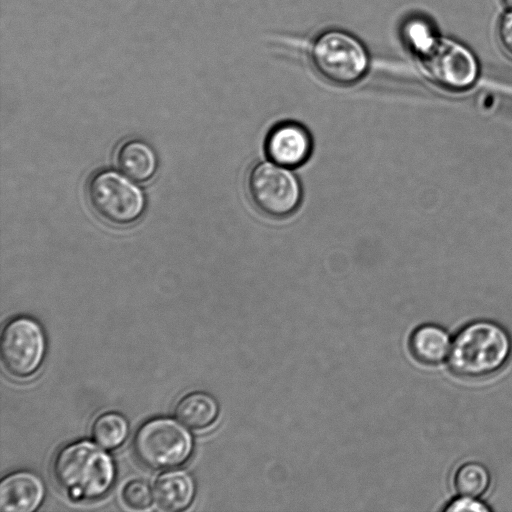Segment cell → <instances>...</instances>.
<instances>
[{
  "mask_svg": "<svg viewBox=\"0 0 512 512\" xmlns=\"http://www.w3.org/2000/svg\"><path fill=\"white\" fill-rule=\"evenodd\" d=\"M446 512H488L491 508L480 499L469 495L458 494L443 508Z\"/></svg>",
  "mask_w": 512,
  "mask_h": 512,
  "instance_id": "18",
  "label": "cell"
},
{
  "mask_svg": "<svg viewBox=\"0 0 512 512\" xmlns=\"http://www.w3.org/2000/svg\"><path fill=\"white\" fill-rule=\"evenodd\" d=\"M46 351L41 325L29 316L8 321L1 333L0 352L6 369L18 377H27L40 367Z\"/></svg>",
  "mask_w": 512,
  "mask_h": 512,
  "instance_id": "8",
  "label": "cell"
},
{
  "mask_svg": "<svg viewBox=\"0 0 512 512\" xmlns=\"http://www.w3.org/2000/svg\"><path fill=\"white\" fill-rule=\"evenodd\" d=\"M45 488L42 480L30 471L7 475L0 483V510L31 512L42 502Z\"/></svg>",
  "mask_w": 512,
  "mask_h": 512,
  "instance_id": "10",
  "label": "cell"
},
{
  "mask_svg": "<svg viewBox=\"0 0 512 512\" xmlns=\"http://www.w3.org/2000/svg\"><path fill=\"white\" fill-rule=\"evenodd\" d=\"M491 484L488 468L477 461L462 463L453 475V486L458 494L481 497Z\"/></svg>",
  "mask_w": 512,
  "mask_h": 512,
  "instance_id": "15",
  "label": "cell"
},
{
  "mask_svg": "<svg viewBox=\"0 0 512 512\" xmlns=\"http://www.w3.org/2000/svg\"><path fill=\"white\" fill-rule=\"evenodd\" d=\"M128 430V423L123 415L117 412H106L95 419L92 436L103 448L114 449L126 439Z\"/></svg>",
  "mask_w": 512,
  "mask_h": 512,
  "instance_id": "16",
  "label": "cell"
},
{
  "mask_svg": "<svg viewBox=\"0 0 512 512\" xmlns=\"http://www.w3.org/2000/svg\"><path fill=\"white\" fill-rule=\"evenodd\" d=\"M297 47L313 72L332 85L356 84L368 74L371 66L366 45L343 28L322 29L301 40Z\"/></svg>",
  "mask_w": 512,
  "mask_h": 512,
  "instance_id": "1",
  "label": "cell"
},
{
  "mask_svg": "<svg viewBox=\"0 0 512 512\" xmlns=\"http://www.w3.org/2000/svg\"><path fill=\"white\" fill-rule=\"evenodd\" d=\"M265 152L274 163L287 168L298 167L311 155V135L300 123L280 122L268 132L265 139Z\"/></svg>",
  "mask_w": 512,
  "mask_h": 512,
  "instance_id": "9",
  "label": "cell"
},
{
  "mask_svg": "<svg viewBox=\"0 0 512 512\" xmlns=\"http://www.w3.org/2000/svg\"><path fill=\"white\" fill-rule=\"evenodd\" d=\"M246 185L252 204L269 217H287L301 202L302 190L297 177L287 167L274 162L255 165Z\"/></svg>",
  "mask_w": 512,
  "mask_h": 512,
  "instance_id": "7",
  "label": "cell"
},
{
  "mask_svg": "<svg viewBox=\"0 0 512 512\" xmlns=\"http://www.w3.org/2000/svg\"><path fill=\"white\" fill-rule=\"evenodd\" d=\"M177 419L186 427L200 430L214 422L218 415V403L210 394L191 392L176 405Z\"/></svg>",
  "mask_w": 512,
  "mask_h": 512,
  "instance_id": "14",
  "label": "cell"
},
{
  "mask_svg": "<svg viewBox=\"0 0 512 512\" xmlns=\"http://www.w3.org/2000/svg\"><path fill=\"white\" fill-rule=\"evenodd\" d=\"M452 338L440 325L427 323L418 326L409 339L412 356L425 365H436L449 356Z\"/></svg>",
  "mask_w": 512,
  "mask_h": 512,
  "instance_id": "12",
  "label": "cell"
},
{
  "mask_svg": "<svg viewBox=\"0 0 512 512\" xmlns=\"http://www.w3.org/2000/svg\"><path fill=\"white\" fill-rule=\"evenodd\" d=\"M404 34L422 71L434 83L452 91L468 89L475 83L479 66L468 47L453 39L438 37L431 26L421 20L409 21Z\"/></svg>",
  "mask_w": 512,
  "mask_h": 512,
  "instance_id": "2",
  "label": "cell"
},
{
  "mask_svg": "<svg viewBox=\"0 0 512 512\" xmlns=\"http://www.w3.org/2000/svg\"><path fill=\"white\" fill-rule=\"evenodd\" d=\"M504 4L512 10V0H502Z\"/></svg>",
  "mask_w": 512,
  "mask_h": 512,
  "instance_id": "20",
  "label": "cell"
},
{
  "mask_svg": "<svg viewBox=\"0 0 512 512\" xmlns=\"http://www.w3.org/2000/svg\"><path fill=\"white\" fill-rule=\"evenodd\" d=\"M52 471L56 483L75 501L105 495L115 478L110 456L90 441L61 448L53 460Z\"/></svg>",
  "mask_w": 512,
  "mask_h": 512,
  "instance_id": "4",
  "label": "cell"
},
{
  "mask_svg": "<svg viewBox=\"0 0 512 512\" xmlns=\"http://www.w3.org/2000/svg\"><path fill=\"white\" fill-rule=\"evenodd\" d=\"M128 178L114 169L103 168L87 181L86 196L91 209L111 225H130L145 211L143 191Z\"/></svg>",
  "mask_w": 512,
  "mask_h": 512,
  "instance_id": "5",
  "label": "cell"
},
{
  "mask_svg": "<svg viewBox=\"0 0 512 512\" xmlns=\"http://www.w3.org/2000/svg\"><path fill=\"white\" fill-rule=\"evenodd\" d=\"M133 448L146 467L161 470L184 463L193 449L190 433L171 418H154L137 430Z\"/></svg>",
  "mask_w": 512,
  "mask_h": 512,
  "instance_id": "6",
  "label": "cell"
},
{
  "mask_svg": "<svg viewBox=\"0 0 512 512\" xmlns=\"http://www.w3.org/2000/svg\"><path fill=\"white\" fill-rule=\"evenodd\" d=\"M124 503L137 510L148 508L152 503V494L149 486L141 480L129 481L122 490Z\"/></svg>",
  "mask_w": 512,
  "mask_h": 512,
  "instance_id": "17",
  "label": "cell"
},
{
  "mask_svg": "<svg viewBox=\"0 0 512 512\" xmlns=\"http://www.w3.org/2000/svg\"><path fill=\"white\" fill-rule=\"evenodd\" d=\"M115 161L127 177L137 182L151 179L158 165L154 149L139 138H130L120 144L115 153Z\"/></svg>",
  "mask_w": 512,
  "mask_h": 512,
  "instance_id": "11",
  "label": "cell"
},
{
  "mask_svg": "<svg viewBox=\"0 0 512 512\" xmlns=\"http://www.w3.org/2000/svg\"><path fill=\"white\" fill-rule=\"evenodd\" d=\"M497 32L502 48L512 57V11L501 17Z\"/></svg>",
  "mask_w": 512,
  "mask_h": 512,
  "instance_id": "19",
  "label": "cell"
},
{
  "mask_svg": "<svg viewBox=\"0 0 512 512\" xmlns=\"http://www.w3.org/2000/svg\"><path fill=\"white\" fill-rule=\"evenodd\" d=\"M511 355L509 332L497 322L479 319L467 323L455 334L447 361L454 375L475 380L500 371Z\"/></svg>",
  "mask_w": 512,
  "mask_h": 512,
  "instance_id": "3",
  "label": "cell"
},
{
  "mask_svg": "<svg viewBox=\"0 0 512 512\" xmlns=\"http://www.w3.org/2000/svg\"><path fill=\"white\" fill-rule=\"evenodd\" d=\"M195 494L193 478L183 470L161 474L154 483L153 498L163 510L179 511L190 505Z\"/></svg>",
  "mask_w": 512,
  "mask_h": 512,
  "instance_id": "13",
  "label": "cell"
}]
</instances>
